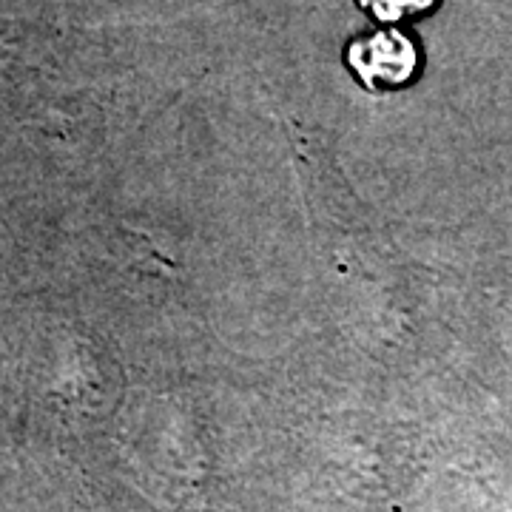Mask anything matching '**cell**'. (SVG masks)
Here are the masks:
<instances>
[{
    "label": "cell",
    "mask_w": 512,
    "mask_h": 512,
    "mask_svg": "<svg viewBox=\"0 0 512 512\" xmlns=\"http://www.w3.org/2000/svg\"><path fill=\"white\" fill-rule=\"evenodd\" d=\"M348 63L370 89H393L413 77L419 55L402 32H379L356 40L348 49Z\"/></svg>",
    "instance_id": "obj_1"
},
{
    "label": "cell",
    "mask_w": 512,
    "mask_h": 512,
    "mask_svg": "<svg viewBox=\"0 0 512 512\" xmlns=\"http://www.w3.org/2000/svg\"><path fill=\"white\" fill-rule=\"evenodd\" d=\"M359 3L384 23H396V20L424 12V9L433 6V0H359Z\"/></svg>",
    "instance_id": "obj_2"
}]
</instances>
